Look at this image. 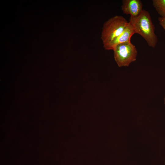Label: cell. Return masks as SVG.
<instances>
[{
    "mask_svg": "<svg viewBox=\"0 0 165 165\" xmlns=\"http://www.w3.org/2000/svg\"><path fill=\"white\" fill-rule=\"evenodd\" d=\"M121 9L124 14L130 15L132 17H136L141 13L143 5L140 0H123Z\"/></svg>",
    "mask_w": 165,
    "mask_h": 165,
    "instance_id": "cell-5",
    "label": "cell"
},
{
    "mask_svg": "<svg viewBox=\"0 0 165 165\" xmlns=\"http://www.w3.org/2000/svg\"><path fill=\"white\" fill-rule=\"evenodd\" d=\"M158 20L160 24L165 31V16L159 17Z\"/></svg>",
    "mask_w": 165,
    "mask_h": 165,
    "instance_id": "cell-7",
    "label": "cell"
},
{
    "mask_svg": "<svg viewBox=\"0 0 165 165\" xmlns=\"http://www.w3.org/2000/svg\"><path fill=\"white\" fill-rule=\"evenodd\" d=\"M152 4L161 17L165 16V0H153Z\"/></svg>",
    "mask_w": 165,
    "mask_h": 165,
    "instance_id": "cell-6",
    "label": "cell"
},
{
    "mask_svg": "<svg viewBox=\"0 0 165 165\" xmlns=\"http://www.w3.org/2000/svg\"><path fill=\"white\" fill-rule=\"evenodd\" d=\"M128 22L123 16H116L104 24L101 39L103 45L107 44L118 36L123 31Z\"/></svg>",
    "mask_w": 165,
    "mask_h": 165,
    "instance_id": "cell-2",
    "label": "cell"
},
{
    "mask_svg": "<svg viewBox=\"0 0 165 165\" xmlns=\"http://www.w3.org/2000/svg\"><path fill=\"white\" fill-rule=\"evenodd\" d=\"M164 103L165 105V97L164 98Z\"/></svg>",
    "mask_w": 165,
    "mask_h": 165,
    "instance_id": "cell-8",
    "label": "cell"
},
{
    "mask_svg": "<svg viewBox=\"0 0 165 165\" xmlns=\"http://www.w3.org/2000/svg\"><path fill=\"white\" fill-rule=\"evenodd\" d=\"M129 22L132 26L135 33L140 35L146 41L149 46L154 48L158 38L155 32V27L149 13L143 9L138 17H130Z\"/></svg>",
    "mask_w": 165,
    "mask_h": 165,
    "instance_id": "cell-1",
    "label": "cell"
},
{
    "mask_svg": "<svg viewBox=\"0 0 165 165\" xmlns=\"http://www.w3.org/2000/svg\"><path fill=\"white\" fill-rule=\"evenodd\" d=\"M113 50L115 60L119 67L128 66L136 60L137 50L130 41L119 44Z\"/></svg>",
    "mask_w": 165,
    "mask_h": 165,
    "instance_id": "cell-3",
    "label": "cell"
},
{
    "mask_svg": "<svg viewBox=\"0 0 165 165\" xmlns=\"http://www.w3.org/2000/svg\"><path fill=\"white\" fill-rule=\"evenodd\" d=\"M135 33V32L132 26L128 22L122 32L110 42L103 45L104 47L107 50H113L116 45L125 42L130 41L131 38Z\"/></svg>",
    "mask_w": 165,
    "mask_h": 165,
    "instance_id": "cell-4",
    "label": "cell"
}]
</instances>
